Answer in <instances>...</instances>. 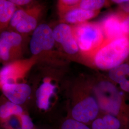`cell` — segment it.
<instances>
[{
	"mask_svg": "<svg viewBox=\"0 0 129 129\" xmlns=\"http://www.w3.org/2000/svg\"><path fill=\"white\" fill-rule=\"evenodd\" d=\"M92 85L101 113L115 117L129 129V100L126 95L109 79Z\"/></svg>",
	"mask_w": 129,
	"mask_h": 129,
	"instance_id": "6da1fadb",
	"label": "cell"
},
{
	"mask_svg": "<svg viewBox=\"0 0 129 129\" xmlns=\"http://www.w3.org/2000/svg\"><path fill=\"white\" fill-rule=\"evenodd\" d=\"M91 57L94 66L103 70L122 64L129 57V35L106 40Z\"/></svg>",
	"mask_w": 129,
	"mask_h": 129,
	"instance_id": "7a4b0ae2",
	"label": "cell"
},
{
	"mask_svg": "<svg viewBox=\"0 0 129 129\" xmlns=\"http://www.w3.org/2000/svg\"><path fill=\"white\" fill-rule=\"evenodd\" d=\"M73 30L79 50L90 57L106 40L100 22H87L78 24L73 28Z\"/></svg>",
	"mask_w": 129,
	"mask_h": 129,
	"instance_id": "3957f363",
	"label": "cell"
},
{
	"mask_svg": "<svg viewBox=\"0 0 129 129\" xmlns=\"http://www.w3.org/2000/svg\"><path fill=\"white\" fill-rule=\"evenodd\" d=\"M101 111L93 85L87 86L83 89L81 94L71 109L70 118L90 126L97 119Z\"/></svg>",
	"mask_w": 129,
	"mask_h": 129,
	"instance_id": "277c9868",
	"label": "cell"
},
{
	"mask_svg": "<svg viewBox=\"0 0 129 129\" xmlns=\"http://www.w3.org/2000/svg\"><path fill=\"white\" fill-rule=\"evenodd\" d=\"M55 42L51 28L46 24H41L33 32L30 43V50L33 55H36L42 51L52 49Z\"/></svg>",
	"mask_w": 129,
	"mask_h": 129,
	"instance_id": "5b68a950",
	"label": "cell"
},
{
	"mask_svg": "<svg viewBox=\"0 0 129 129\" xmlns=\"http://www.w3.org/2000/svg\"><path fill=\"white\" fill-rule=\"evenodd\" d=\"M37 10H17L14 13L10 23L18 32H30L37 27Z\"/></svg>",
	"mask_w": 129,
	"mask_h": 129,
	"instance_id": "8992f818",
	"label": "cell"
},
{
	"mask_svg": "<svg viewBox=\"0 0 129 129\" xmlns=\"http://www.w3.org/2000/svg\"><path fill=\"white\" fill-rule=\"evenodd\" d=\"M55 41L62 45L66 52L74 54L79 50L74 36L73 28L66 23L59 24L53 30Z\"/></svg>",
	"mask_w": 129,
	"mask_h": 129,
	"instance_id": "52a82bcc",
	"label": "cell"
},
{
	"mask_svg": "<svg viewBox=\"0 0 129 129\" xmlns=\"http://www.w3.org/2000/svg\"><path fill=\"white\" fill-rule=\"evenodd\" d=\"M123 15L118 11L107 15L100 22L106 40H110L125 35L123 28Z\"/></svg>",
	"mask_w": 129,
	"mask_h": 129,
	"instance_id": "ba28073f",
	"label": "cell"
},
{
	"mask_svg": "<svg viewBox=\"0 0 129 129\" xmlns=\"http://www.w3.org/2000/svg\"><path fill=\"white\" fill-rule=\"evenodd\" d=\"M32 62L16 61L7 64L0 72L1 86L5 83H17V79L22 78L30 68Z\"/></svg>",
	"mask_w": 129,
	"mask_h": 129,
	"instance_id": "9c48e42d",
	"label": "cell"
},
{
	"mask_svg": "<svg viewBox=\"0 0 129 129\" xmlns=\"http://www.w3.org/2000/svg\"><path fill=\"white\" fill-rule=\"evenodd\" d=\"M1 87L9 102L19 105L24 103L31 93L30 87L25 83H5Z\"/></svg>",
	"mask_w": 129,
	"mask_h": 129,
	"instance_id": "30bf717a",
	"label": "cell"
},
{
	"mask_svg": "<svg viewBox=\"0 0 129 129\" xmlns=\"http://www.w3.org/2000/svg\"><path fill=\"white\" fill-rule=\"evenodd\" d=\"M108 78L124 93L129 100V57L122 64L108 71Z\"/></svg>",
	"mask_w": 129,
	"mask_h": 129,
	"instance_id": "8fae6325",
	"label": "cell"
},
{
	"mask_svg": "<svg viewBox=\"0 0 129 129\" xmlns=\"http://www.w3.org/2000/svg\"><path fill=\"white\" fill-rule=\"evenodd\" d=\"M21 35L14 32L5 31L0 36V57L3 61L9 59L11 51L13 47L17 48L21 44Z\"/></svg>",
	"mask_w": 129,
	"mask_h": 129,
	"instance_id": "7c38bea8",
	"label": "cell"
},
{
	"mask_svg": "<svg viewBox=\"0 0 129 129\" xmlns=\"http://www.w3.org/2000/svg\"><path fill=\"white\" fill-rule=\"evenodd\" d=\"M91 129H127L120 120L107 113H101L90 125Z\"/></svg>",
	"mask_w": 129,
	"mask_h": 129,
	"instance_id": "4fadbf2b",
	"label": "cell"
},
{
	"mask_svg": "<svg viewBox=\"0 0 129 129\" xmlns=\"http://www.w3.org/2000/svg\"><path fill=\"white\" fill-rule=\"evenodd\" d=\"M55 87L50 82L42 83L36 91V103L41 110H47L50 105V98L54 94Z\"/></svg>",
	"mask_w": 129,
	"mask_h": 129,
	"instance_id": "5bb4252c",
	"label": "cell"
},
{
	"mask_svg": "<svg viewBox=\"0 0 129 129\" xmlns=\"http://www.w3.org/2000/svg\"><path fill=\"white\" fill-rule=\"evenodd\" d=\"M99 13V11H91L75 8L65 14L64 18L68 23L78 24L88 22L89 20L95 17Z\"/></svg>",
	"mask_w": 129,
	"mask_h": 129,
	"instance_id": "9a60e30c",
	"label": "cell"
},
{
	"mask_svg": "<svg viewBox=\"0 0 129 129\" xmlns=\"http://www.w3.org/2000/svg\"><path fill=\"white\" fill-rule=\"evenodd\" d=\"M16 5L11 1H0L1 29L5 27L10 22L16 10Z\"/></svg>",
	"mask_w": 129,
	"mask_h": 129,
	"instance_id": "2e32d148",
	"label": "cell"
},
{
	"mask_svg": "<svg viewBox=\"0 0 129 129\" xmlns=\"http://www.w3.org/2000/svg\"><path fill=\"white\" fill-rule=\"evenodd\" d=\"M23 108L20 105L11 102H5L1 106L0 117L1 120H7L13 116H20L23 114Z\"/></svg>",
	"mask_w": 129,
	"mask_h": 129,
	"instance_id": "e0dca14e",
	"label": "cell"
},
{
	"mask_svg": "<svg viewBox=\"0 0 129 129\" xmlns=\"http://www.w3.org/2000/svg\"><path fill=\"white\" fill-rule=\"evenodd\" d=\"M107 4V1L104 0H82L79 1L76 8L91 11H99Z\"/></svg>",
	"mask_w": 129,
	"mask_h": 129,
	"instance_id": "ac0fdd59",
	"label": "cell"
},
{
	"mask_svg": "<svg viewBox=\"0 0 129 129\" xmlns=\"http://www.w3.org/2000/svg\"><path fill=\"white\" fill-rule=\"evenodd\" d=\"M59 129H91L89 126L74 120L70 117L64 120Z\"/></svg>",
	"mask_w": 129,
	"mask_h": 129,
	"instance_id": "d6986e66",
	"label": "cell"
},
{
	"mask_svg": "<svg viewBox=\"0 0 129 129\" xmlns=\"http://www.w3.org/2000/svg\"><path fill=\"white\" fill-rule=\"evenodd\" d=\"M80 1L78 0H62L59 2L58 7L60 13L64 15L70 10L76 7Z\"/></svg>",
	"mask_w": 129,
	"mask_h": 129,
	"instance_id": "ffe728a7",
	"label": "cell"
},
{
	"mask_svg": "<svg viewBox=\"0 0 129 129\" xmlns=\"http://www.w3.org/2000/svg\"><path fill=\"white\" fill-rule=\"evenodd\" d=\"M21 129H34V125L30 117L27 114L19 116Z\"/></svg>",
	"mask_w": 129,
	"mask_h": 129,
	"instance_id": "44dd1931",
	"label": "cell"
},
{
	"mask_svg": "<svg viewBox=\"0 0 129 129\" xmlns=\"http://www.w3.org/2000/svg\"><path fill=\"white\" fill-rule=\"evenodd\" d=\"M121 13L123 15L122 23L124 33L126 35H129V15L122 13Z\"/></svg>",
	"mask_w": 129,
	"mask_h": 129,
	"instance_id": "7402d4cb",
	"label": "cell"
},
{
	"mask_svg": "<svg viewBox=\"0 0 129 129\" xmlns=\"http://www.w3.org/2000/svg\"><path fill=\"white\" fill-rule=\"evenodd\" d=\"M119 11L123 14L129 15V0L126 1L121 5H118Z\"/></svg>",
	"mask_w": 129,
	"mask_h": 129,
	"instance_id": "603a6c76",
	"label": "cell"
},
{
	"mask_svg": "<svg viewBox=\"0 0 129 129\" xmlns=\"http://www.w3.org/2000/svg\"><path fill=\"white\" fill-rule=\"evenodd\" d=\"M15 5H24L29 4L31 1L29 0H12L11 1Z\"/></svg>",
	"mask_w": 129,
	"mask_h": 129,
	"instance_id": "cb8c5ba5",
	"label": "cell"
},
{
	"mask_svg": "<svg viewBox=\"0 0 129 129\" xmlns=\"http://www.w3.org/2000/svg\"></svg>",
	"mask_w": 129,
	"mask_h": 129,
	"instance_id": "d4e9b609",
	"label": "cell"
}]
</instances>
